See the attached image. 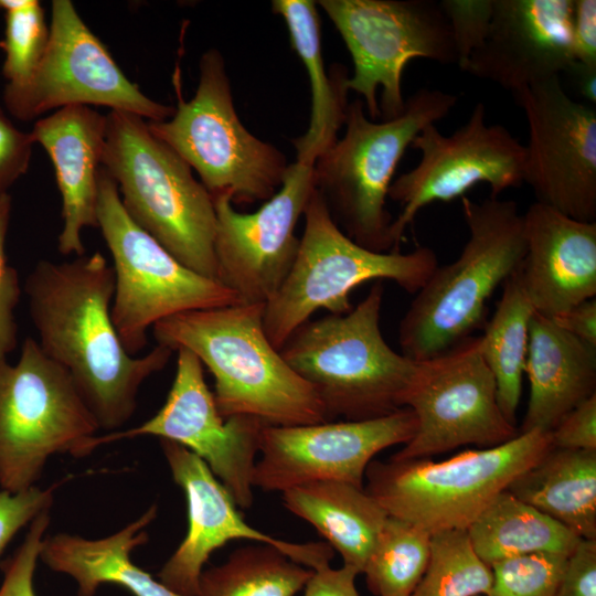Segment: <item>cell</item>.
Returning a JSON list of instances; mask_svg holds the SVG:
<instances>
[{"label":"cell","mask_w":596,"mask_h":596,"mask_svg":"<svg viewBox=\"0 0 596 596\" xmlns=\"http://www.w3.org/2000/svg\"><path fill=\"white\" fill-rule=\"evenodd\" d=\"M457 99L447 92L421 88L398 116L381 121L365 116L363 100L348 105L344 136L316 160L312 171L333 221L352 241L374 252L394 251V217L386 199L395 170L414 138L445 118Z\"/></svg>","instance_id":"8992f818"},{"label":"cell","mask_w":596,"mask_h":596,"mask_svg":"<svg viewBox=\"0 0 596 596\" xmlns=\"http://www.w3.org/2000/svg\"><path fill=\"white\" fill-rule=\"evenodd\" d=\"M439 6L449 23L457 65L462 71L488 35L493 0H441Z\"/></svg>","instance_id":"d590c367"},{"label":"cell","mask_w":596,"mask_h":596,"mask_svg":"<svg viewBox=\"0 0 596 596\" xmlns=\"http://www.w3.org/2000/svg\"><path fill=\"white\" fill-rule=\"evenodd\" d=\"M175 352V375L162 407L136 427L97 435L93 448L139 436L174 441L206 464L236 505L248 509L254 502L253 471L265 425L252 416L223 418L201 361L187 349Z\"/></svg>","instance_id":"2e32d148"},{"label":"cell","mask_w":596,"mask_h":596,"mask_svg":"<svg viewBox=\"0 0 596 596\" xmlns=\"http://www.w3.org/2000/svg\"><path fill=\"white\" fill-rule=\"evenodd\" d=\"M405 407L415 415L417 426L412 439L391 457L395 461L424 459L465 445L493 447L519 435L499 406L480 337H468L418 361Z\"/></svg>","instance_id":"4fadbf2b"},{"label":"cell","mask_w":596,"mask_h":596,"mask_svg":"<svg viewBox=\"0 0 596 596\" xmlns=\"http://www.w3.org/2000/svg\"><path fill=\"white\" fill-rule=\"evenodd\" d=\"M552 446L596 450V394L571 409L551 430Z\"/></svg>","instance_id":"60d3db41"},{"label":"cell","mask_w":596,"mask_h":596,"mask_svg":"<svg viewBox=\"0 0 596 596\" xmlns=\"http://www.w3.org/2000/svg\"><path fill=\"white\" fill-rule=\"evenodd\" d=\"M567 555L531 553L493 563L486 596H555Z\"/></svg>","instance_id":"e575fe53"},{"label":"cell","mask_w":596,"mask_h":596,"mask_svg":"<svg viewBox=\"0 0 596 596\" xmlns=\"http://www.w3.org/2000/svg\"><path fill=\"white\" fill-rule=\"evenodd\" d=\"M518 275L535 312L554 318L596 296V222L534 202L523 214Z\"/></svg>","instance_id":"7402d4cb"},{"label":"cell","mask_w":596,"mask_h":596,"mask_svg":"<svg viewBox=\"0 0 596 596\" xmlns=\"http://www.w3.org/2000/svg\"><path fill=\"white\" fill-rule=\"evenodd\" d=\"M497 308L480 337V351L491 371L499 406L515 425L529 342V324L534 312L515 270L502 284Z\"/></svg>","instance_id":"f546056e"},{"label":"cell","mask_w":596,"mask_h":596,"mask_svg":"<svg viewBox=\"0 0 596 596\" xmlns=\"http://www.w3.org/2000/svg\"><path fill=\"white\" fill-rule=\"evenodd\" d=\"M107 117L89 106L71 105L39 119L30 132L49 153L62 196V255L85 254L81 235L97 227L98 185Z\"/></svg>","instance_id":"603a6c76"},{"label":"cell","mask_w":596,"mask_h":596,"mask_svg":"<svg viewBox=\"0 0 596 596\" xmlns=\"http://www.w3.org/2000/svg\"><path fill=\"white\" fill-rule=\"evenodd\" d=\"M99 425L70 374L33 338L0 361V490L34 486L54 455L89 456Z\"/></svg>","instance_id":"9c48e42d"},{"label":"cell","mask_w":596,"mask_h":596,"mask_svg":"<svg viewBox=\"0 0 596 596\" xmlns=\"http://www.w3.org/2000/svg\"><path fill=\"white\" fill-rule=\"evenodd\" d=\"M6 13L4 38L0 43L4 53V89L24 86L35 73L47 46L50 29L44 11L36 0H0Z\"/></svg>","instance_id":"836d02e7"},{"label":"cell","mask_w":596,"mask_h":596,"mask_svg":"<svg viewBox=\"0 0 596 596\" xmlns=\"http://www.w3.org/2000/svg\"><path fill=\"white\" fill-rule=\"evenodd\" d=\"M383 294L382 281H375L349 312L308 320L279 350L316 391L331 419L365 421L405 407L417 362L384 340Z\"/></svg>","instance_id":"277c9868"},{"label":"cell","mask_w":596,"mask_h":596,"mask_svg":"<svg viewBox=\"0 0 596 596\" xmlns=\"http://www.w3.org/2000/svg\"><path fill=\"white\" fill-rule=\"evenodd\" d=\"M486 117L485 105L478 103L451 135L430 124L414 138L411 147L421 152L419 162L393 180L389 190V198L402 207L391 226L394 251L426 205L462 198L479 183L489 184L491 196L524 183L525 147L504 126L489 125Z\"/></svg>","instance_id":"5bb4252c"},{"label":"cell","mask_w":596,"mask_h":596,"mask_svg":"<svg viewBox=\"0 0 596 596\" xmlns=\"http://www.w3.org/2000/svg\"><path fill=\"white\" fill-rule=\"evenodd\" d=\"M492 584V571L476 553L467 530L430 535L427 567L411 596H480Z\"/></svg>","instance_id":"d6a6232c"},{"label":"cell","mask_w":596,"mask_h":596,"mask_svg":"<svg viewBox=\"0 0 596 596\" xmlns=\"http://www.w3.org/2000/svg\"><path fill=\"white\" fill-rule=\"evenodd\" d=\"M34 141L19 130L0 109V196L29 168Z\"/></svg>","instance_id":"ab89813d"},{"label":"cell","mask_w":596,"mask_h":596,"mask_svg":"<svg viewBox=\"0 0 596 596\" xmlns=\"http://www.w3.org/2000/svg\"><path fill=\"white\" fill-rule=\"evenodd\" d=\"M558 327L596 348V299L585 300L551 318Z\"/></svg>","instance_id":"f6af8a7d"},{"label":"cell","mask_w":596,"mask_h":596,"mask_svg":"<svg viewBox=\"0 0 596 596\" xmlns=\"http://www.w3.org/2000/svg\"><path fill=\"white\" fill-rule=\"evenodd\" d=\"M272 9L284 19L290 45L310 79V123L307 131L292 143L297 162L312 167L336 143L338 131L345 123L348 71L343 65H332L329 73L326 72L316 1L274 0Z\"/></svg>","instance_id":"484cf974"},{"label":"cell","mask_w":596,"mask_h":596,"mask_svg":"<svg viewBox=\"0 0 596 596\" xmlns=\"http://www.w3.org/2000/svg\"><path fill=\"white\" fill-rule=\"evenodd\" d=\"M430 533L389 515L362 574L375 596H411L429 560Z\"/></svg>","instance_id":"1f68e13d"},{"label":"cell","mask_w":596,"mask_h":596,"mask_svg":"<svg viewBox=\"0 0 596 596\" xmlns=\"http://www.w3.org/2000/svg\"><path fill=\"white\" fill-rule=\"evenodd\" d=\"M65 480L45 489L34 486L14 494L0 490V556L21 529L42 511L51 509L55 491Z\"/></svg>","instance_id":"f35d334b"},{"label":"cell","mask_w":596,"mask_h":596,"mask_svg":"<svg viewBox=\"0 0 596 596\" xmlns=\"http://www.w3.org/2000/svg\"><path fill=\"white\" fill-rule=\"evenodd\" d=\"M353 62L345 86L363 97L370 119L398 116L402 75L411 60L457 64L449 23L430 0H320Z\"/></svg>","instance_id":"7c38bea8"},{"label":"cell","mask_w":596,"mask_h":596,"mask_svg":"<svg viewBox=\"0 0 596 596\" xmlns=\"http://www.w3.org/2000/svg\"><path fill=\"white\" fill-rule=\"evenodd\" d=\"M311 573L276 547L257 543L240 547L222 564L203 570L196 596H295Z\"/></svg>","instance_id":"4dcf8cb0"},{"label":"cell","mask_w":596,"mask_h":596,"mask_svg":"<svg viewBox=\"0 0 596 596\" xmlns=\"http://www.w3.org/2000/svg\"><path fill=\"white\" fill-rule=\"evenodd\" d=\"M480 596H486V595H480Z\"/></svg>","instance_id":"bcb514c9"},{"label":"cell","mask_w":596,"mask_h":596,"mask_svg":"<svg viewBox=\"0 0 596 596\" xmlns=\"http://www.w3.org/2000/svg\"><path fill=\"white\" fill-rule=\"evenodd\" d=\"M102 168L131 220L193 272L217 279L212 195L143 118L110 110Z\"/></svg>","instance_id":"3957f363"},{"label":"cell","mask_w":596,"mask_h":596,"mask_svg":"<svg viewBox=\"0 0 596 596\" xmlns=\"http://www.w3.org/2000/svg\"><path fill=\"white\" fill-rule=\"evenodd\" d=\"M359 574L358 568L344 564L340 568L324 565L312 570L304 596H359L355 586Z\"/></svg>","instance_id":"ee69618b"},{"label":"cell","mask_w":596,"mask_h":596,"mask_svg":"<svg viewBox=\"0 0 596 596\" xmlns=\"http://www.w3.org/2000/svg\"><path fill=\"white\" fill-rule=\"evenodd\" d=\"M114 289V269L98 252L39 260L24 284L39 345L70 374L106 433L131 418L141 384L173 353L160 344L139 358L125 350L111 319Z\"/></svg>","instance_id":"6da1fadb"},{"label":"cell","mask_w":596,"mask_h":596,"mask_svg":"<svg viewBox=\"0 0 596 596\" xmlns=\"http://www.w3.org/2000/svg\"><path fill=\"white\" fill-rule=\"evenodd\" d=\"M552 447L551 432L533 429L501 445L443 461L372 460L365 491L391 517L426 530H467L483 509Z\"/></svg>","instance_id":"ba28073f"},{"label":"cell","mask_w":596,"mask_h":596,"mask_svg":"<svg viewBox=\"0 0 596 596\" xmlns=\"http://www.w3.org/2000/svg\"><path fill=\"white\" fill-rule=\"evenodd\" d=\"M505 490L579 539H596V450L552 446Z\"/></svg>","instance_id":"83f0119b"},{"label":"cell","mask_w":596,"mask_h":596,"mask_svg":"<svg viewBox=\"0 0 596 596\" xmlns=\"http://www.w3.org/2000/svg\"><path fill=\"white\" fill-rule=\"evenodd\" d=\"M97 224L113 257L111 319L130 355L147 345L148 330L166 318L241 302L233 290L184 266L136 224L104 168L99 174Z\"/></svg>","instance_id":"8fae6325"},{"label":"cell","mask_w":596,"mask_h":596,"mask_svg":"<svg viewBox=\"0 0 596 596\" xmlns=\"http://www.w3.org/2000/svg\"><path fill=\"white\" fill-rule=\"evenodd\" d=\"M416 426L408 407L365 421L264 426L253 486L280 492L317 481L363 487L373 457L387 447L408 443Z\"/></svg>","instance_id":"ac0fdd59"},{"label":"cell","mask_w":596,"mask_h":596,"mask_svg":"<svg viewBox=\"0 0 596 596\" xmlns=\"http://www.w3.org/2000/svg\"><path fill=\"white\" fill-rule=\"evenodd\" d=\"M469 236L460 255L436 267L416 292L398 327L402 354L434 358L470 337L493 291L521 266L523 215L512 200L461 199Z\"/></svg>","instance_id":"5b68a950"},{"label":"cell","mask_w":596,"mask_h":596,"mask_svg":"<svg viewBox=\"0 0 596 596\" xmlns=\"http://www.w3.org/2000/svg\"><path fill=\"white\" fill-rule=\"evenodd\" d=\"M11 214V196H0V361L7 360L18 342L15 308L21 288L17 270L9 265L6 254V237Z\"/></svg>","instance_id":"74e56055"},{"label":"cell","mask_w":596,"mask_h":596,"mask_svg":"<svg viewBox=\"0 0 596 596\" xmlns=\"http://www.w3.org/2000/svg\"><path fill=\"white\" fill-rule=\"evenodd\" d=\"M524 374L530 392L519 433L551 432L571 409L596 394V348L534 311Z\"/></svg>","instance_id":"cb8c5ba5"},{"label":"cell","mask_w":596,"mask_h":596,"mask_svg":"<svg viewBox=\"0 0 596 596\" xmlns=\"http://www.w3.org/2000/svg\"><path fill=\"white\" fill-rule=\"evenodd\" d=\"M264 304L192 310L152 327L157 344L194 353L214 379L223 418L252 416L265 426L331 421L311 385L284 360L265 333Z\"/></svg>","instance_id":"7a4b0ae2"},{"label":"cell","mask_w":596,"mask_h":596,"mask_svg":"<svg viewBox=\"0 0 596 596\" xmlns=\"http://www.w3.org/2000/svg\"><path fill=\"white\" fill-rule=\"evenodd\" d=\"M157 513L153 503L123 529L99 539L66 532L47 535L42 542L40 560L53 572L72 577L77 584V596H95L104 584L119 585L132 596H182L130 560L132 550L148 542L146 529Z\"/></svg>","instance_id":"d4e9b609"},{"label":"cell","mask_w":596,"mask_h":596,"mask_svg":"<svg viewBox=\"0 0 596 596\" xmlns=\"http://www.w3.org/2000/svg\"><path fill=\"white\" fill-rule=\"evenodd\" d=\"M199 71L193 98H179L172 116L148 121L149 130L198 172L212 196L228 194L236 204L267 201L283 183L285 156L241 123L219 50L201 56Z\"/></svg>","instance_id":"30bf717a"},{"label":"cell","mask_w":596,"mask_h":596,"mask_svg":"<svg viewBox=\"0 0 596 596\" xmlns=\"http://www.w3.org/2000/svg\"><path fill=\"white\" fill-rule=\"evenodd\" d=\"M315 190L312 167L288 166L276 193L253 213H240L228 194L212 196L217 279L244 304H266L279 289L299 248L296 225Z\"/></svg>","instance_id":"d6986e66"},{"label":"cell","mask_w":596,"mask_h":596,"mask_svg":"<svg viewBox=\"0 0 596 596\" xmlns=\"http://www.w3.org/2000/svg\"><path fill=\"white\" fill-rule=\"evenodd\" d=\"M160 447L188 507L187 534L157 574L170 590L196 596L210 555L233 540L272 545L310 570L330 564L334 550L328 543H294L254 529L243 520L231 494L201 458L171 440L160 439Z\"/></svg>","instance_id":"ffe728a7"},{"label":"cell","mask_w":596,"mask_h":596,"mask_svg":"<svg viewBox=\"0 0 596 596\" xmlns=\"http://www.w3.org/2000/svg\"><path fill=\"white\" fill-rule=\"evenodd\" d=\"M49 42L31 79L4 89L10 113L31 120L71 105H97L163 121L174 109L147 97L116 64L106 46L87 28L70 0L52 1Z\"/></svg>","instance_id":"9a60e30c"},{"label":"cell","mask_w":596,"mask_h":596,"mask_svg":"<svg viewBox=\"0 0 596 596\" xmlns=\"http://www.w3.org/2000/svg\"><path fill=\"white\" fill-rule=\"evenodd\" d=\"M555 596H596V539H581L567 555Z\"/></svg>","instance_id":"b9f144b4"},{"label":"cell","mask_w":596,"mask_h":596,"mask_svg":"<svg viewBox=\"0 0 596 596\" xmlns=\"http://www.w3.org/2000/svg\"><path fill=\"white\" fill-rule=\"evenodd\" d=\"M51 523L50 509L42 511L29 524V530L12 556L1 563L3 574L0 596H35L34 572L45 532Z\"/></svg>","instance_id":"8d00e7d4"},{"label":"cell","mask_w":596,"mask_h":596,"mask_svg":"<svg viewBox=\"0 0 596 596\" xmlns=\"http://www.w3.org/2000/svg\"><path fill=\"white\" fill-rule=\"evenodd\" d=\"M304 216V233L294 264L264 307V330L278 350L316 311L349 312L353 308L350 294L361 284L387 279L416 294L438 266L429 247L404 254L374 252L359 245L337 225L316 188Z\"/></svg>","instance_id":"52a82bcc"},{"label":"cell","mask_w":596,"mask_h":596,"mask_svg":"<svg viewBox=\"0 0 596 596\" xmlns=\"http://www.w3.org/2000/svg\"><path fill=\"white\" fill-rule=\"evenodd\" d=\"M573 0H493L483 44L464 67L512 94L574 66Z\"/></svg>","instance_id":"44dd1931"},{"label":"cell","mask_w":596,"mask_h":596,"mask_svg":"<svg viewBox=\"0 0 596 596\" xmlns=\"http://www.w3.org/2000/svg\"><path fill=\"white\" fill-rule=\"evenodd\" d=\"M571 33L574 66L570 72H596L595 0H573Z\"/></svg>","instance_id":"7bdbcfd3"},{"label":"cell","mask_w":596,"mask_h":596,"mask_svg":"<svg viewBox=\"0 0 596 596\" xmlns=\"http://www.w3.org/2000/svg\"><path fill=\"white\" fill-rule=\"evenodd\" d=\"M281 493L284 505L361 574L389 517L377 501L363 487L341 481L310 482Z\"/></svg>","instance_id":"4316f807"},{"label":"cell","mask_w":596,"mask_h":596,"mask_svg":"<svg viewBox=\"0 0 596 596\" xmlns=\"http://www.w3.org/2000/svg\"><path fill=\"white\" fill-rule=\"evenodd\" d=\"M477 555L489 566L531 553L568 555L581 540L563 524L501 491L467 529Z\"/></svg>","instance_id":"f1b7e54d"},{"label":"cell","mask_w":596,"mask_h":596,"mask_svg":"<svg viewBox=\"0 0 596 596\" xmlns=\"http://www.w3.org/2000/svg\"><path fill=\"white\" fill-rule=\"evenodd\" d=\"M513 95L529 127L523 182L536 202L596 222V109L574 100L560 76Z\"/></svg>","instance_id":"e0dca14e"}]
</instances>
